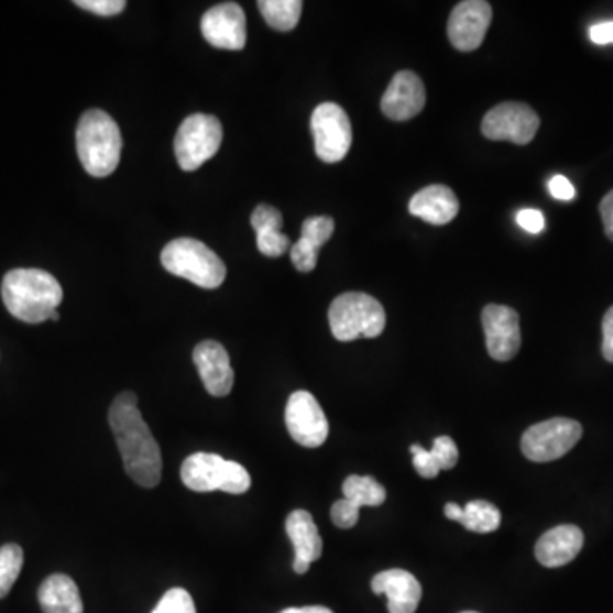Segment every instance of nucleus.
Returning <instances> with one entry per match:
<instances>
[{"label": "nucleus", "instance_id": "f3484780", "mask_svg": "<svg viewBox=\"0 0 613 613\" xmlns=\"http://www.w3.org/2000/svg\"><path fill=\"white\" fill-rule=\"evenodd\" d=\"M584 535L576 525H559L538 538L535 557L546 568H561L574 561L583 549Z\"/></svg>", "mask_w": 613, "mask_h": 613}, {"label": "nucleus", "instance_id": "c756f323", "mask_svg": "<svg viewBox=\"0 0 613 613\" xmlns=\"http://www.w3.org/2000/svg\"><path fill=\"white\" fill-rule=\"evenodd\" d=\"M331 519L336 527L353 528L360 519V506L347 497L336 501L331 508Z\"/></svg>", "mask_w": 613, "mask_h": 613}, {"label": "nucleus", "instance_id": "393cba45", "mask_svg": "<svg viewBox=\"0 0 613 613\" xmlns=\"http://www.w3.org/2000/svg\"><path fill=\"white\" fill-rule=\"evenodd\" d=\"M342 494L357 506H381L387 493L384 485L370 475H350L342 484Z\"/></svg>", "mask_w": 613, "mask_h": 613}, {"label": "nucleus", "instance_id": "f8f14e48", "mask_svg": "<svg viewBox=\"0 0 613 613\" xmlns=\"http://www.w3.org/2000/svg\"><path fill=\"white\" fill-rule=\"evenodd\" d=\"M493 20V8L484 0H466L448 20V40L460 52H474L484 42Z\"/></svg>", "mask_w": 613, "mask_h": 613}, {"label": "nucleus", "instance_id": "4be33fe9", "mask_svg": "<svg viewBox=\"0 0 613 613\" xmlns=\"http://www.w3.org/2000/svg\"><path fill=\"white\" fill-rule=\"evenodd\" d=\"M39 602L43 613H84L76 581L67 574H52L39 590Z\"/></svg>", "mask_w": 613, "mask_h": 613}, {"label": "nucleus", "instance_id": "ea45409f", "mask_svg": "<svg viewBox=\"0 0 613 613\" xmlns=\"http://www.w3.org/2000/svg\"><path fill=\"white\" fill-rule=\"evenodd\" d=\"M309 568L310 565H307V562L298 561V559H295L294 571L297 572V574H305V572L309 571Z\"/></svg>", "mask_w": 613, "mask_h": 613}, {"label": "nucleus", "instance_id": "423d86ee", "mask_svg": "<svg viewBox=\"0 0 613 613\" xmlns=\"http://www.w3.org/2000/svg\"><path fill=\"white\" fill-rule=\"evenodd\" d=\"M222 123L211 114L196 113L186 118L174 139L177 164L183 171H196L219 152Z\"/></svg>", "mask_w": 613, "mask_h": 613}, {"label": "nucleus", "instance_id": "f03ea898", "mask_svg": "<svg viewBox=\"0 0 613 613\" xmlns=\"http://www.w3.org/2000/svg\"><path fill=\"white\" fill-rule=\"evenodd\" d=\"M64 298L61 283L48 272L36 267L12 270L2 282V300L15 319L42 324L52 319Z\"/></svg>", "mask_w": 613, "mask_h": 613}, {"label": "nucleus", "instance_id": "4468645a", "mask_svg": "<svg viewBox=\"0 0 613 613\" xmlns=\"http://www.w3.org/2000/svg\"><path fill=\"white\" fill-rule=\"evenodd\" d=\"M426 105V89L414 72H397L388 84L381 101L385 117L394 121H407L418 117Z\"/></svg>", "mask_w": 613, "mask_h": 613}, {"label": "nucleus", "instance_id": "72a5a7b5", "mask_svg": "<svg viewBox=\"0 0 613 613\" xmlns=\"http://www.w3.org/2000/svg\"><path fill=\"white\" fill-rule=\"evenodd\" d=\"M549 191L557 200H572L576 195L574 186L571 185L568 177L557 174L549 182Z\"/></svg>", "mask_w": 613, "mask_h": 613}, {"label": "nucleus", "instance_id": "39448f33", "mask_svg": "<svg viewBox=\"0 0 613 613\" xmlns=\"http://www.w3.org/2000/svg\"><path fill=\"white\" fill-rule=\"evenodd\" d=\"M387 316L381 302L362 292L339 295L329 309V326L338 341L376 338L385 329Z\"/></svg>", "mask_w": 613, "mask_h": 613}, {"label": "nucleus", "instance_id": "cd10ccee", "mask_svg": "<svg viewBox=\"0 0 613 613\" xmlns=\"http://www.w3.org/2000/svg\"><path fill=\"white\" fill-rule=\"evenodd\" d=\"M152 613H196V606L185 588H173L158 600Z\"/></svg>", "mask_w": 613, "mask_h": 613}, {"label": "nucleus", "instance_id": "6e6552de", "mask_svg": "<svg viewBox=\"0 0 613 613\" xmlns=\"http://www.w3.org/2000/svg\"><path fill=\"white\" fill-rule=\"evenodd\" d=\"M316 154L320 161L335 164L347 157L353 142V130L347 111L336 102H322L310 118Z\"/></svg>", "mask_w": 613, "mask_h": 613}, {"label": "nucleus", "instance_id": "2f4dec72", "mask_svg": "<svg viewBox=\"0 0 613 613\" xmlns=\"http://www.w3.org/2000/svg\"><path fill=\"white\" fill-rule=\"evenodd\" d=\"M77 8L84 11L95 12L102 18L120 14L127 8L124 0H77Z\"/></svg>", "mask_w": 613, "mask_h": 613}, {"label": "nucleus", "instance_id": "0eeeda50", "mask_svg": "<svg viewBox=\"0 0 613 613\" xmlns=\"http://www.w3.org/2000/svg\"><path fill=\"white\" fill-rule=\"evenodd\" d=\"M581 437L583 426L574 419H547L523 433L522 452L532 462H552L572 450Z\"/></svg>", "mask_w": 613, "mask_h": 613}, {"label": "nucleus", "instance_id": "9b49d317", "mask_svg": "<svg viewBox=\"0 0 613 613\" xmlns=\"http://www.w3.org/2000/svg\"><path fill=\"white\" fill-rule=\"evenodd\" d=\"M488 353L496 362H508L518 354L522 347L519 316L506 305L490 304L482 310Z\"/></svg>", "mask_w": 613, "mask_h": 613}, {"label": "nucleus", "instance_id": "a878e982", "mask_svg": "<svg viewBox=\"0 0 613 613\" xmlns=\"http://www.w3.org/2000/svg\"><path fill=\"white\" fill-rule=\"evenodd\" d=\"M462 525L475 534H491L501 525L500 510L493 503L475 500L463 506Z\"/></svg>", "mask_w": 613, "mask_h": 613}, {"label": "nucleus", "instance_id": "1a4fd4ad", "mask_svg": "<svg viewBox=\"0 0 613 613\" xmlns=\"http://www.w3.org/2000/svg\"><path fill=\"white\" fill-rule=\"evenodd\" d=\"M540 118L525 102H501L485 114L481 130L485 139L527 145L537 135Z\"/></svg>", "mask_w": 613, "mask_h": 613}, {"label": "nucleus", "instance_id": "f257e3e1", "mask_svg": "<svg viewBox=\"0 0 613 613\" xmlns=\"http://www.w3.org/2000/svg\"><path fill=\"white\" fill-rule=\"evenodd\" d=\"M139 397L133 392H121L110 407V426L124 471L133 482L152 490L161 482L162 456L157 440L140 413Z\"/></svg>", "mask_w": 613, "mask_h": 613}, {"label": "nucleus", "instance_id": "c9c22d12", "mask_svg": "<svg viewBox=\"0 0 613 613\" xmlns=\"http://www.w3.org/2000/svg\"><path fill=\"white\" fill-rule=\"evenodd\" d=\"M590 40L596 43V45H609V43H613V21L591 26Z\"/></svg>", "mask_w": 613, "mask_h": 613}, {"label": "nucleus", "instance_id": "e433bc0d", "mask_svg": "<svg viewBox=\"0 0 613 613\" xmlns=\"http://www.w3.org/2000/svg\"><path fill=\"white\" fill-rule=\"evenodd\" d=\"M600 215H602L606 238L613 242V191H610L600 204Z\"/></svg>", "mask_w": 613, "mask_h": 613}, {"label": "nucleus", "instance_id": "ddd939ff", "mask_svg": "<svg viewBox=\"0 0 613 613\" xmlns=\"http://www.w3.org/2000/svg\"><path fill=\"white\" fill-rule=\"evenodd\" d=\"M201 33L215 48H244L248 42L244 9L238 2L214 6L201 18Z\"/></svg>", "mask_w": 613, "mask_h": 613}, {"label": "nucleus", "instance_id": "dca6fc26", "mask_svg": "<svg viewBox=\"0 0 613 613\" xmlns=\"http://www.w3.org/2000/svg\"><path fill=\"white\" fill-rule=\"evenodd\" d=\"M375 594H387L388 613H414L422 602V584L404 569L379 572L372 580Z\"/></svg>", "mask_w": 613, "mask_h": 613}, {"label": "nucleus", "instance_id": "c85d7f7f", "mask_svg": "<svg viewBox=\"0 0 613 613\" xmlns=\"http://www.w3.org/2000/svg\"><path fill=\"white\" fill-rule=\"evenodd\" d=\"M429 452L437 459L441 471H450L459 462V448L450 437H438L437 440L433 441Z\"/></svg>", "mask_w": 613, "mask_h": 613}, {"label": "nucleus", "instance_id": "7c9ffc66", "mask_svg": "<svg viewBox=\"0 0 613 613\" xmlns=\"http://www.w3.org/2000/svg\"><path fill=\"white\" fill-rule=\"evenodd\" d=\"M411 453H413L414 469L418 471V474L425 479H435L440 474L441 469L438 466L437 459L433 457L429 450H425L422 445H413L411 447Z\"/></svg>", "mask_w": 613, "mask_h": 613}, {"label": "nucleus", "instance_id": "4c0bfd02", "mask_svg": "<svg viewBox=\"0 0 613 613\" xmlns=\"http://www.w3.org/2000/svg\"><path fill=\"white\" fill-rule=\"evenodd\" d=\"M445 515H447V518L453 519V522L462 523L463 508L460 504L447 503L445 504Z\"/></svg>", "mask_w": 613, "mask_h": 613}, {"label": "nucleus", "instance_id": "6ab92c4d", "mask_svg": "<svg viewBox=\"0 0 613 613\" xmlns=\"http://www.w3.org/2000/svg\"><path fill=\"white\" fill-rule=\"evenodd\" d=\"M459 198L448 186L431 185L411 198L409 211L414 217L431 223V226H445L452 222L459 214Z\"/></svg>", "mask_w": 613, "mask_h": 613}, {"label": "nucleus", "instance_id": "bb28decb", "mask_svg": "<svg viewBox=\"0 0 613 613\" xmlns=\"http://www.w3.org/2000/svg\"><path fill=\"white\" fill-rule=\"evenodd\" d=\"M24 554L18 544L0 547V599L8 596L23 569Z\"/></svg>", "mask_w": 613, "mask_h": 613}, {"label": "nucleus", "instance_id": "473e14b6", "mask_svg": "<svg viewBox=\"0 0 613 613\" xmlns=\"http://www.w3.org/2000/svg\"><path fill=\"white\" fill-rule=\"evenodd\" d=\"M516 222H518V226L522 227L523 230H527V232L530 233H540L544 227H546V219H544L543 211L532 210V208L518 211V215H516Z\"/></svg>", "mask_w": 613, "mask_h": 613}, {"label": "nucleus", "instance_id": "58836bf2", "mask_svg": "<svg viewBox=\"0 0 613 613\" xmlns=\"http://www.w3.org/2000/svg\"><path fill=\"white\" fill-rule=\"evenodd\" d=\"M280 613H332V610L326 606H302V609H286Z\"/></svg>", "mask_w": 613, "mask_h": 613}, {"label": "nucleus", "instance_id": "9d476101", "mask_svg": "<svg viewBox=\"0 0 613 613\" xmlns=\"http://www.w3.org/2000/svg\"><path fill=\"white\" fill-rule=\"evenodd\" d=\"M285 423L291 437L302 447L317 448L329 437V423L310 392L297 391L286 403Z\"/></svg>", "mask_w": 613, "mask_h": 613}, {"label": "nucleus", "instance_id": "7ed1b4c3", "mask_svg": "<svg viewBox=\"0 0 613 613\" xmlns=\"http://www.w3.org/2000/svg\"><path fill=\"white\" fill-rule=\"evenodd\" d=\"M77 154L84 169L95 177H106L120 164L121 140L117 121L101 110H89L80 117L76 133Z\"/></svg>", "mask_w": 613, "mask_h": 613}, {"label": "nucleus", "instance_id": "f704fd0d", "mask_svg": "<svg viewBox=\"0 0 613 613\" xmlns=\"http://www.w3.org/2000/svg\"><path fill=\"white\" fill-rule=\"evenodd\" d=\"M603 342L602 353L606 362L613 363V305L606 310L602 322Z\"/></svg>", "mask_w": 613, "mask_h": 613}, {"label": "nucleus", "instance_id": "a19ab883", "mask_svg": "<svg viewBox=\"0 0 613 613\" xmlns=\"http://www.w3.org/2000/svg\"><path fill=\"white\" fill-rule=\"evenodd\" d=\"M58 319H61V316H58V313L53 314L52 320H58Z\"/></svg>", "mask_w": 613, "mask_h": 613}, {"label": "nucleus", "instance_id": "aec40b11", "mask_svg": "<svg viewBox=\"0 0 613 613\" xmlns=\"http://www.w3.org/2000/svg\"><path fill=\"white\" fill-rule=\"evenodd\" d=\"M335 233V220L326 215L310 217L302 226V238L292 245L291 256L298 272L309 273L316 270L319 249Z\"/></svg>", "mask_w": 613, "mask_h": 613}, {"label": "nucleus", "instance_id": "79ce46f5", "mask_svg": "<svg viewBox=\"0 0 613 613\" xmlns=\"http://www.w3.org/2000/svg\"><path fill=\"white\" fill-rule=\"evenodd\" d=\"M462 613H479V612H462Z\"/></svg>", "mask_w": 613, "mask_h": 613}, {"label": "nucleus", "instance_id": "412c9836", "mask_svg": "<svg viewBox=\"0 0 613 613\" xmlns=\"http://www.w3.org/2000/svg\"><path fill=\"white\" fill-rule=\"evenodd\" d=\"M252 229L256 230V244L267 258H280L291 249V239L282 232L283 217L272 205H258L251 215Z\"/></svg>", "mask_w": 613, "mask_h": 613}, {"label": "nucleus", "instance_id": "20e7f679", "mask_svg": "<svg viewBox=\"0 0 613 613\" xmlns=\"http://www.w3.org/2000/svg\"><path fill=\"white\" fill-rule=\"evenodd\" d=\"M162 266L179 278L188 280L195 285L214 291L226 280L227 267L204 242L182 238L169 242L161 252Z\"/></svg>", "mask_w": 613, "mask_h": 613}, {"label": "nucleus", "instance_id": "5701e85b", "mask_svg": "<svg viewBox=\"0 0 613 613\" xmlns=\"http://www.w3.org/2000/svg\"><path fill=\"white\" fill-rule=\"evenodd\" d=\"M285 528L294 544L295 559L313 565L322 556V538L309 512H292L286 518Z\"/></svg>", "mask_w": 613, "mask_h": 613}, {"label": "nucleus", "instance_id": "2eb2a0df", "mask_svg": "<svg viewBox=\"0 0 613 613\" xmlns=\"http://www.w3.org/2000/svg\"><path fill=\"white\" fill-rule=\"evenodd\" d=\"M193 362L208 394L214 397H226L230 394L233 387V370L229 353L220 342H200L193 351Z\"/></svg>", "mask_w": 613, "mask_h": 613}, {"label": "nucleus", "instance_id": "b1692460", "mask_svg": "<svg viewBox=\"0 0 613 613\" xmlns=\"http://www.w3.org/2000/svg\"><path fill=\"white\" fill-rule=\"evenodd\" d=\"M261 14L273 30L292 31L300 21L304 2L300 0H260Z\"/></svg>", "mask_w": 613, "mask_h": 613}, {"label": "nucleus", "instance_id": "a211bd4d", "mask_svg": "<svg viewBox=\"0 0 613 613\" xmlns=\"http://www.w3.org/2000/svg\"><path fill=\"white\" fill-rule=\"evenodd\" d=\"M227 471H229V460H223L217 453H193L183 462L182 481L195 493L223 491Z\"/></svg>", "mask_w": 613, "mask_h": 613}]
</instances>
